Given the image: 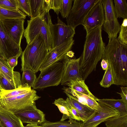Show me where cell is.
I'll use <instances>...</instances> for the list:
<instances>
[{
  "instance_id": "6da1fadb",
  "label": "cell",
  "mask_w": 127,
  "mask_h": 127,
  "mask_svg": "<svg viewBox=\"0 0 127 127\" xmlns=\"http://www.w3.org/2000/svg\"><path fill=\"white\" fill-rule=\"evenodd\" d=\"M102 28L97 27L86 34L80 62V73L84 80L96 70L98 63L103 58L105 46L102 38Z\"/></svg>"
},
{
  "instance_id": "7a4b0ae2",
  "label": "cell",
  "mask_w": 127,
  "mask_h": 127,
  "mask_svg": "<svg viewBox=\"0 0 127 127\" xmlns=\"http://www.w3.org/2000/svg\"><path fill=\"white\" fill-rule=\"evenodd\" d=\"M102 59L110 64L114 84L127 85V45L117 38L109 41L105 46Z\"/></svg>"
},
{
  "instance_id": "3957f363",
  "label": "cell",
  "mask_w": 127,
  "mask_h": 127,
  "mask_svg": "<svg viewBox=\"0 0 127 127\" xmlns=\"http://www.w3.org/2000/svg\"><path fill=\"white\" fill-rule=\"evenodd\" d=\"M42 37L37 35L27 45L21 57L22 71L30 69L35 73L44 61L48 51Z\"/></svg>"
},
{
  "instance_id": "277c9868",
  "label": "cell",
  "mask_w": 127,
  "mask_h": 127,
  "mask_svg": "<svg viewBox=\"0 0 127 127\" xmlns=\"http://www.w3.org/2000/svg\"><path fill=\"white\" fill-rule=\"evenodd\" d=\"M24 36L29 44L38 35L43 37L48 50L53 48L52 38L49 26L45 16L30 19L27 20Z\"/></svg>"
},
{
  "instance_id": "5b68a950",
  "label": "cell",
  "mask_w": 127,
  "mask_h": 127,
  "mask_svg": "<svg viewBox=\"0 0 127 127\" xmlns=\"http://www.w3.org/2000/svg\"><path fill=\"white\" fill-rule=\"evenodd\" d=\"M64 68L63 61H59L40 71L33 89H42L59 85L62 80Z\"/></svg>"
},
{
  "instance_id": "8992f818",
  "label": "cell",
  "mask_w": 127,
  "mask_h": 127,
  "mask_svg": "<svg viewBox=\"0 0 127 127\" xmlns=\"http://www.w3.org/2000/svg\"><path fill=\"white\" fill-rule=\"evenodd\" d=\"M40 97L35 90L32 89L29 92L15 97L0 98V107L15 113L36 105L35 101Z\"/></svg>"
},
{
  "instance_id": "52a82bcc",
  "label": "cell",
  "mask_w": 127,
  "mask_h": 127,
  "mask_svg": "<svg viewBox=\"0 0 127 127\" xmlns=\"http://www.w3.org/2000/svg\"><path fill=\"white\" fill-rule=\"evenodd\" d=\"M99 0H74L73 6L66 18L67 25L74 28L83 25L89 12Z\"/></svg>"
},
{
  "instance_id": "ba28073f",
  "label": "cell",
  "mask_w": 127,
  "mask_h": 127,
  "mask_svg": "<svg viewBox=\"0 0 127 127\" xmlns=\"http://www.w3.org/2000/svg\"><path fill=\"white\" fill-rule=\"evenodd\" d=\"M47 16L52 38L53 48L68 39L73 38L75 33V29L69 25H66L58 16L57 17V23L53 24L49 12L47 13Z\"/></svg>"
},
{
  "instance_id": "9c48e42d",
  "label": "cell",
  "mask_w": 127,
  "mask_h": 127,
  "mask_svg": "<svg viewBox=\"0 0 127 127\" xmlns=\"http://www.w3.org/2000/svg\"><path fill=\"white\" fill-rule=\"evenodd\" d=\"M101 0L105 16L103 29L108 34L110 41L117 38L120 26L114 11L113 0Z\"/></svg>"
},
{
  "instance_id": "30bf717a",
  "label": "cell",
  "mask_w": 127,
  "mask_h": 127,
  "mask_svg": "<svg viewBox=\"0 0 127 127\" xmlns=\"http://www.w3.org/2000/svg\"><path fill=\"white\" fill-rule=\"evenodd\" d=\"M21 46L18 45L7 33L2 21L0 20V56L7 61L10 58L22 52Z\"/></svg>"
},
{
  "instance_id": "8fae6325",
  "label": "cell",
  "mask_w": 127,
  "mask_h": 127,
  "mask_svg": "<svg viewBox=\"0 0 127 127\" xmlns=\"http://www.w3.org/2000/svg\"><path fill=\"white\" fill-rule=\"evenodd\" d=\"M73 38L68 39L59 46L48 50L46 57L39 71L46 69L53 64L63 60L71 49L74 44Z\"/></svg>"
},
{
  "instance_id": "7c38bea8",
  "label": "cell",
  "mask_w": 127,
  "mask_h": 127,
  "mask_svg": "<svg viewBox=\"0 0 127 127\" xmlns=\"http://www.w3.org/2000/svg\"><path fill=\"white\" fill-rule=\"evenodd\" d=\"M102 108L99 111H94L93 114L82 123V127H97L100 123L118 115V111L104 104L98 102Z\"/></svg>"
},
{
  "instance_id": "4fadbf2b",
  "label": "cell",
  "mask_w": 127,
  "mask_h": 127,
  "mask_svg": "<svg viewBox=\"0 0 127 127\" xmlns=\"http://www.w3.org/2000/svg\"><path fill=\"white\" fill-rule=\"evenodd\" d=\"M104 20V11L101 0H99L89 12L83 25L86 34L94 29L102 26Z\"/></svg>"
},
{
  "instance_id": "5bb4252c",
  "label": "cell",
  "mask_w": 127,
  "mask_h": 127,
  "mask_svg": "<svg viewBox=\"0 0 127 127\" xmlns=\"http://www.w3.org/2000/svg\"><path fill=\"white\" fill-rule=\"evenodd\" d=\"M0 20L8 34L18 45L20 46L25 30L24 26L25 19L12 18Z\"/></svg>"
},
{
  "instance_id": "9a60e30c",
  "label": "cell",
  "mask_w": 127,
  "mask_h": 127,
  "mask_svg": "<svg viewBox=\"0 0 127 127\" xmlns=\"http://www.w3.org/2000/svg\"><path fill=\"white\" fill-rule=\"evenodd\" d=\"M80 57L77 59H70L67 55L63 59L64 68L62 85L71 80L82 79L80 71Z\"/></svg>"
},
{
  "instance_id": "2e32d148",
  "label": "cell",
  "mask_w": 127,
  "mask_h": 127,
  "mask_svg": "<svg viewBox=\"0 0 127 127\" xmlns=\"http://www.w3.org/2000/svg\"><path fill=\"white\" fill-rule=\"evenodd\" d=\"M14 113L23 123L39 125L46 122L45 114L36 105Z\"/></svg>"
},
{
  "instance_id": "e0dca14e",
  "label": "cell",
  "mask_w": 127,
  "mask_h": 127,
  "mask_svg": "<svg viewBox=\"0 0 127 127\" xmlns=\"http://www.w3.org/2000/svg\"><path fill=\"white\" fill-rule=\"evenodd\" d=\"M63 88L64 92L68 97H71L94 111H99L101 110L102 107L96 100L68 88L64 87Z\"/></svg>"
},
{
  "instance_id": "ac0fdd59",
  "label": "cell",
  "mask_w": 127,
  "mask_h": 127,
  "mask_svg": "<svg viewBox=\"0 0 127 127\" xmlns=\"http://www.w3.org/2000/svg\"><path fill=\"white\" fill-rule=\"evenodd\" d=\"M31 19L45 16L51 9V0H29Z\"/></svg>"
},
{
  "instance_id": "d6986e66",
  "label": "cell",
  "mask_w": 127,
  "mask_h": 127,
  "mask_svg": "<svg viewBox=\"0 0 127 127\" xmlns=\"http://www.w3.org/2000/svg\"><path fill=\"white\" fill-rule=\"evenodd\" d=\"M0 126L1 127H24L20 120L14 113L1 107Z\"/></svg>"
},
{
  "instance_id": "ffe728a7",
  "label": "cell",
  "mask_w": 127,
  "mask_h": 127,
  "mask_svg": "<svg viewBox=\"0 0 127 127\" xmlns=\"http://www.w3.org/2000/svg\"><path fill=\"white\" fill-rule=\"evenodd\" d=\"M0 70L5 77L17 88L21 86L19 72L14 71L8 65L7 61L0 56Z\"/></svg>"
},
{
  "instance_id": "44dd1931",
  "label": "cell",
  "mask_w": 127,
  "mask_h": 127,
  "mask_svg": "<svg viewBox=\"0 0 127 127\" xmlns=\"http://www.w3.org/2000/svg\"><path fill=\"white\" fill-rule=\"evenodd\" d=\"M84 80L82 79H77L68 82L64 85L68 86L71 90L85 94L97 100L98 98L90 92Z\"/></svg>"
},
{
  "instance_id": "7402d4cb",
  "label": "cell",
  "mask_w": 127,
  "mask_h": 127,
  "mask_svg": "<svg viewBox=\"0 0 127 127\" xmlns=\"http://www.w3.org/2000/svg\"><path fill=\"white\" fill-rule=\"evenodd\" d=\"M97 101L116 110L120 114H127V104L126 103L121 99L98 98Z\"/></svg>"
},
{
  "instance_id": "603a6c76",
  "label": "cell",
  "mask_w": 127,
  "mask_h": 127,
  "mask_svg": "<svg viewBox=\"0 0 127 127\" xmlns=\"http://www.w3.org/2000/svg\"><path fill=\"white\" fill-rule=\"evenodd\" d=\"M68 97L70 104L77 110L83 121L89 118L94 111L93 110L81 104L71 97L68 96Z\"/></svg>"
},
{
  "instance_id": "cb8c5ba5",
  "label": "cell",
  "mask_w": 127,
  "mask_h": 127,
  "mask_svg": "<svg viewBox=\"0 0 127 127\" xmlns=\"http://www.w3.org/2000/svg\"><path fill=\"white\" fill-rule=\"evenodd\" d=\"M37 79L35 73L30 69L23 71L21 80V86L23 87L33 88Z\"/></svg>"
},
{
  "instance_id": "d4e9b609",
  "label": "cell",
  "mask_w": 127,
  "mask_h": 127,
  "mask_svg": "<svg viewBox=\"0 0 127 127\" xmlns=\"http://www.w3.org/2000/svg\"><path fill=\"white\" fill-rule=\"evenodd\" d=\"M104 122L106 127H127V114H119Z\"/></svg>"
},
{
  "instance_id": "484cf974",
  "label": "cell",
  "mask_w": 127,
  "mask_h": 127,
  "mask_svg": "<svg viewBox=\"0 0 127 127\" xmlns=\"http://www.w3.org/2000/svg\"><path fill=\"white\" fill-rule=\"evenodd\" d=\"M40 126L42 127H82V123L74 120L55 122L46 121L41 124Z\"/></svg>"
},
{
  "instance_id": "4316f807",
  "label": "cell",
  "mask_w": 127,
  "mask_h": 127,
  "mask_svg": "<svg viewBox=\"0 0 127 127\" xmlns=\"http://www.w3.org/2000/svg\"><path fill=\"white\" fill-rule=\"evenodd\" d=\"M31 88L23 87L21 86L12 90H2L0 92V98H11L21 95L30 92Z\"/></svg>"
},
{
  "instance_id": "83f0119b",
  "label": "cell",
  "mask_w": 127,
  "mask_h": 127,
  "mask_svg": "<svg viewBox=\"0 0 127 127\" xmlns=\"http://www.w3.org/2000/svg\"><path fill=\"white\" fill-rule=\"evenodd\" d=\"M114 9L117 17L127 18V3L126 0H114Z\"/></svg>"
},
{
  "instance_id": "f1b7e54d",
  "label": "cell",
  "mask_w": 127,
  "mask_h": 127,
  "mask_svg": "<svg viewBox=\"0 0 127 127\" xmlns=\"http://www.w3.org/2000/svg\"><path fill=\"white\" fill-rule=\"evenodd\" d=\"M27 16L19 10L11 11L0 7V20L12 18H23L25 19Z\"/></svg>"
},
{
  "instance_id": "f546056e",
  "label": "cell",
  "mask_w": 127,
  "mask_h": 127,
  "mask_svg": "<svg viewBox=\"0 0 127 127\" xmlns=\"http://www.w3.org/2000/svg\"><path fill=\"white\" fill-rule=\"evenodd\" d=\"M108 65L105 70L102 79L100 82L102 87L107 88L112 84H114L113 78L110 64L108 63Z\"/></svg>"
},
{
  "instance_id": "4dcf8cb0",
  "label": "cell",
  "mask_w": 127,
  "mask_h": 127,
  "mask_svg": "<svg viewBox=\"0 0 127 127\" xmlns=\"http://www.w3.org/2000/svg\"><path fill=\"white\" fill-rule=\"evenodd\" d=\"M122 44L127 45V19H124L120 26L119 34L117 38Z\"/></svg>"
},
{
  "instance_id": "1f68e13d",
  "label": "cell",
  "mask_w": 127,
  "mask_h": 127,
  "mask_svg": "<svg viewBox=\"0 0 127 127\" xmlns=\"http://www.w3.org/2000/svg\"><path fill=\"white\" fill-rule=\"evenodd\" d=\"M73 1V0H62L60 12L63 18H66L68 16L71 8Z\"/></svg>"
},
{
  "instance_id": "d6a6232c",
  "label": "cell",
  "mask_w": 127,
  "mask_h": 127,
  "mask_svg": "<svg viewBox=\"0 0 127 127\" xmlns=\"http://www.w3.org/2000/svg\"><path fill=\"white\" fill-rule=\"evenodd\" d=\"M0 7L11 11H17L18 9L17 0H0Z\"/></svg>"
},
{
  "instance_id": "836d02e7",
  "label": "cell",
  "mask_w": 127,
  "mask_h": 127,
  "mask_svg": "<svg viewBox=\"0 0 127 127\" xmlns=\"http://www.w3.org/2000/svg\"><path fill=\"white\" fill-rule=\"evenodd\" d=\"M18 9L27 15L31 17L29 0H17Z\"/></svg>"
},
{
  "instance_id": "e575fe53",
  "label": "cell",
  "mask_w": 127,
  "mask_h": 127,
  "mask_svg": "<svg viewBox=\"0 0 127 127\" xmlns=\"http://www.w3.org/2000/svg\"><path fill=\"white\" fill-rule=\"evenodd\" d=\"M0 82L3 90H11L16 89L15 86L6 79L0 70Z\"/></svg>"
},
{
  "instance_id": "d590c367",
  "label": "cell",
  "mask_w": 127,
  "mask_h": 127,
  "mask_svg": "<svg viewBox=\"0 0 127 127\" xmlns=\"http://www.w3.org/2000/svg\"><path fill=\"white\" fill-rule=\"evenodd\" d=\"M62 0H51V8L58 15L59 14L62 5Z\"/></svg>"
},
{
  "instance_id": "8d00e7d4",
  "label": "cell",
  "mask_w": 127,
  "mask_h": 127,
  "mask_svg": "<svg viewBox=\"0 0 127 127\" xmlns=\"http://www.w3.org/2000/svg\"><path fill=\"white\" fill-rule=\"evenodd\" d=\"M20 56V55H17L11 57L7 60L8 65L12 70H13L14 68L17 65L18 59Z\"/></svg>"
},
{
  "instance_id": "74e56055",
  "label": "cell",
  "mask_w": 127,
  "mask_h": 127,
  "mask_svg": "<svg viewBox=\"0 0 127 127\" xmlns=\"http://www.w3.org/2000/svg\"><path fill=\"white\" fill-rule=\"evenodd\" d=\"M121 92L120 93L117 92L119 94L124 101L127 104V86L121 87Z\"/></svg>"
},
{
  "instance_id": "f35d334b",
  "label": "cell",
  "mask_w": 127,
  "mask_h": 127,
  "mask_svg": "<svg viewBox=\"0 0 127 127\" xmlns=\"http://www.w3.org/2000/svg\"><path fill=\"white\" fill-rule=\"evenodd\" d=\"M101 64L102 69L104 70H106L107 69L108 65L107 61L104 59H102Z\"/></svg>"
},
{
  "instance_id": "ab89813d",
  "label": "cell",
  "mask_w": 127,
  "mask_h": 127,
  "mask_svg": "<svg viewBox=\"0 0 127 127\" xmlns=\"http://www.w3.org/2000/svg\"><path fill=\"white\" fill-rule=\"evenodd\" d=\"M24 127H42L41 126H39L38 125L36 124H28Z\"/></svg>"
},
{
  "instance_id": "60d3db41",
  "label": "cell",
  "mask_w": 127,
  "mask_h": 127,
  "mask_svg": "<svg viewBox=\"0 0 127 127\" xmlns=\"http://www.w3.org/2000/svg\"><path fill=\"white\" fill-rule=\"evenodd\" d=\"M0 89L1 91L3 89L2 88L0 82Z\"/></svg>"
},
{
  "instance_id": "b9f144b4",
  "label": "cell",
  "mask_w": 127,
  "mask_h": 127,
  "mask_svg": "<svg viewBox=\"0 0 127 127\" xmlns=\"http://www.w3.org/2000/svg\"><path fill=\"white\" fill-rule=\"evenodd\" d=\"M1 91V90L0 89V92Z\"/></svg>"
},
{
  "instance_id": "7bdbcfd3",
  "label": "cell",
  "mask_w": 127,
  "mask_h": 127,
  "mask_svg": "<svg viewBox=\"0 0 127 127\" xmlns=\"http://www.w3.org/2000/svg\"><path fill=\"white\" fill-rule=\"evenodd\" d=\"M0 127H1L0 126Z\"/></svg>"
},
{
  "instance_id": "ee69618b",
  "label": "cell",
  "mask_w": 127,
  "mask_h": 127,
  "mask_svg": "<svg viewBox=\"0 0 127 127\" xmlns=\"http://www.w3.org/2000/svg\"></svg>"
}]
</instances>
